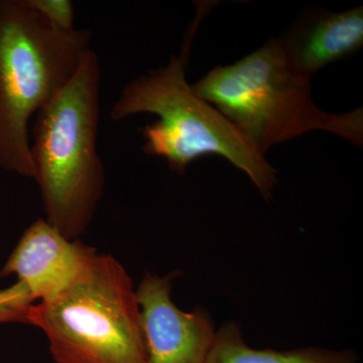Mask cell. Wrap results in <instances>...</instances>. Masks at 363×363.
Instances as JSON below:
<instances>
[{"label": "cell", "instance_id": "obj_1", "mask_svg": "<svg viewBox=\"0 0 363 363\" xmlns=\"http://www.w3.org/2000/svg\"><path fill=\"white\" fill-rule=\"evenodd\" d=\"M101 69L96 52H86L59 94L35 114L30 155L47 220L78 240L94 216L104 189L98 155Z\"/></svg>", "mask_w": 363, "mask_h": 363}, {"label": "cell", "instance_id": "obj_2", "mask_svg": "<svg viewBox=\"0 0 363 363\" xmlns=\"http://www.w3.org/2000/svg\"><path fill=\"white\" fill-rule=\"evenodd\" d=\"M259 154L314 130L363 143V109L328 113L311 97L310 79L294 70L279 39L228 66H217L192 85Z\"/></svg>", "mask_w": 363, "mask_h": 363}, {"label": "cell", "instance_id": "obj_3", "mask_svg": "<svg viewBox=\"0 0 363 363\" xmlns=\"http://www.w3.org/2000/svg\"><path fill=\"white\" fill-rule=\"evenodd\" d=\"M169 64L131 80L112 106L111 119L123 121L138 113L159 117L143 126V152L162 157L183 175L191 162L217 155L245 172L264 199L272 198L277 171L225 116L198 96L186 80L189 47Z\"/></svg>", "mask_w": 363, "mask_h": 363}, {"label": "cell", "instance_id": "obj_4", "mask_svg": "<svg viewBox=\"0 0 363 363\" xmlns=\"http://www.w3.org/2000/svg\"><path fill=\"white\" fill-rule=\"evenodd\" d=\"M91 38L57 28L28 0H0V168L35 178L30 118L68 84Z\"/></svg>", "mask_w": 363, "mask_h": 363}, {"label": "cell", "instance_id": "obj_5", "mask_svg": "<svg viewBox=\"0 0 363 363\" xmlns=\"http://www.w3.org/2000/svg\"><path fill=\"white\" fill-rule=\"evenodd\" d=\"M26 323L44 332L57 363H147L133 281L111 255L93 253L65 290L32 305Z\"/></svg>", "mask_w": 363, "mask_h": 363}, {"label": "cell", "instance_id": "obj_6", "mask_svg": "<svg viewBox=\"0 0 363 363\" xmlns=\"http://www.w3.org/2000/svg\"><path fill=\"white\" fill-rule=\"evenodd\" d=\"M171 278L147 274L135 290L147 363H206L216 339L206 312H184L171 298Z\"/></svg>", "mask_w": 363, "mask_h": 363}, {"label": "cell", "instance_id": "obj_7", "mask_svg": "<svg viewBox=\"0 0 363 363\" xmlns=\"http://www.w3.org/2000/svg\"><path fill=\"white\" fill-rule=\"evenodd\" d=\"M95 252L39 219L21 236L0 277L14 274L26 286L33 304L45 302L65 290Z\"/></svg>", "mask_w": 363, "mask_h": 363}, {"label": "cell", "instance_id": "obj_8", "mask_svg": "<svg viewBox=\"0 0 363 363\" xmlns=\"http://www.w3.org/2000/svg\"><path fill=\"white\" fill-rule=\"evenodd\" d=\"M279 40L294 70L311 80L325 66L350 58L362 49L363 7L306 13Z\"/></svg>", "mask_w": 363, "mask_h": 363}, {"label": "cell", "instance_id": "obj_9", "mask_svg": "<svg viewBox=\"0 0 363 363\" xmlns=\"http://www.w3.org/2000/svg\"><path fill=\"white\" fill-rule=\"evenodd\" d=\"M206 363H357V355L350 350L314 347L292 351L252 350L243 340L240 326L229 322L216 332Z\"/></svg>", "mask_w": 363, "mask_h": 363}, {"label": "cell", "instance_id": "obj_10", "mask_svg": "<svg viewBox=\"0 0 363 363\" xmlns=\"http://www.w3.org/2000/svg\"><path fill=\"white\" fill-rule=\"evenodd\" d=\"M33 304L26 286L16 281L0 290V323L25 322Z\"/></svg>", "mask_w": 363, "mask_h": 363}, {"label": "cell", "instance_id": "obj_11", "mask_svg": "<svg viewBox=\"0 0 363 363\" xmlns=\"http://www.w3.org/2000/svg\"><path fill=\"white\" fill-rule=\"evenodd\" d=\"M28 4L52 25L66 32L76 30L75 11L70 0H28Z\"/></svg>", "mask_w": 363, "mask_h": 363}]
</instances>
